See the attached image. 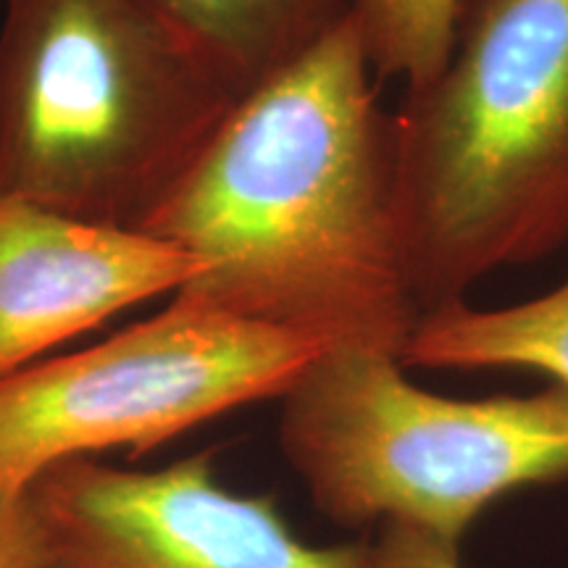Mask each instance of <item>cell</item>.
I'll use <instances>...</instances> for the list:
<instances>
[{
  "label": "cell",
  "mask_w": 568,
  "mask_h": 568,
  "mask_svg": "<svg viewBox=\"0 0 568 568\" xmlns=\"http://www.w3.org/2000/svg\"><path fill=\"white\" fill-rule=\"evenodd\" d=\"M351 17L240 98L142 232L197 264L174 297L400 358L422 322L393 113Z\"/></svg>",
  "instance_id": "6da1fadb"
},
{
  "label": "cell",
  "mask_w": 568,
  "mask_h": 568,
  "mask_svg": "<svg viewBox=\"0 0 568 568\" xmlns=\"http://www.w3.org/2000/svg\"><path fill=\"white\" fill-rule=\"evenodd\" d=\"M243 95L151 0H6L0 195L142 232Z\"/></svg>",
  "instance_id": "7a4b0ae2"
},
{
  "label": "cell",
  "mask_w": 568,
  "mask_h": 568,
  "mask_svg": "<svg viewBox=\"0 0 568 568\" xmlns=\"http://www.w3.org/2000/svg\"><path fill=\"white\" fill-rule=\"evenodd\" d=\"M422 316L568 240V0H464L450 53L393 113Z\"/></svg>",
  "instance_id": "3957f363"
},
{
  "label": "cell",
  "mask_w": 568,
  "mask_h": 568,
  "mask_svg": "<svg viewBox=\"0 0 568 568\" xmlns=\"http://www.w3.org/2000/svg\"><path fill=\"white\" fill-rule=\"evenodd\" d=\"M403 368L393 353L326 347L282 395L284 458L339 527L458 548L497 497L568 477V387L460 400Z\"/></svg>",
  "instance_id": "277c9868"
},
{
  "label": "cell",
  "mask_w": 568,
  "mask_h": 568,
  "mask_svg": "<svg viewBox=\"0 0 568 568\" xmlns=\"http://www.w3.org/2000/svg\"><path fill=\"white\" fill-rule=\"evenodd\" d=\"M324 351L314 337L174 297L88 351L0 379V474L30 485L59 460L140 456L247 403L282 397Z\"/></svg>",
  "instance_id": "5b68a950"
},
{
  "label": "cell",
  "mask_w": 568,
  "mask_h": 568,
  "mask_svg": "<svg viewBox=\"0 0 568 568\" xmlns=\"http://www.w3.org/2000/svg\"><path fill=\"white\" fill-rule=\"evenodd\" d=\"M27 500L42 568H374V545H308L272 497L219 485L209 450L155 471L59 460Z\"/></svg>",
  "instance_id": "8992f818"
},
{
  "label": "cell",
  "mask_w": 568,
  "mask_h": 568,
  "mask_svg": "<svg viewBox=\"0 0 568 568\" xmlns=\"http://www.w3.org/2000/svg\"><path fill=\"white\" fill-rule=\"evenodd\" d=\"M195 274L193 255L153 234L0 195V379Z\"/></svg>",
  "instance_id": "52a82bcc"
},
{
  "label": "cell",
  "mask_w": 568,
  "mask_h": 568,
  "mask_svg": "<svg viewBox=\"0 0 568 568\" xmlns=\"http://www.w3.org/2000/svg\"><path fill=\"white\" fill-rule=\"evenodd\" d=\"M403 366L535 368L568 387V280L503 308L466 301L429 311L400 353Z\"/></svg>",
  "instance_id": "ba28073f"
},
{
  "label": "cell",
  "mask_w": 568,
  "mask_h": 568,
  "mask_svg": "<svg viewBox=\"0 0 568 568\" xmlns=\"http://www.w3.org/2000/svg\"><path fill=\"white\" fill-rule=\"evenodd\" d=\"M245 92L345 17L343 0H151Z\"/></svg>",
  "instance_id": "9c48e42d"
},
{
  "label": "cell",
  "mask_w": 568,
  "mask_h": 568,
  "mask_svg": "<svg viewBox=\"0 0 568 568\" xmlns=\"http://www.w3.org/2000/svg\"><path fill=\"white\" fill-rule=\"evenodd\" d=\"M464 0H343L376 80L406 90L437 74L450 53Z\"/></svg>",
  "instance_id": "30bf717a"
},
{
  "label": "cell",
  "mask_w": 568,
  "mask_h": 568,
  "mask_svg": "<svg viewBox=\"0 0 568 568\" xmlns=\"http://www.w3.org/2000/svg\"><path fill=\"white\" fill-rule=\"evenodd\" d=\"M0 568H42L27 485L0 474Z\"/></svg>",
  "instance_id": "8fae6325"
},
{
  "label": "cell",
  "mask_w": 568,
  "mask_h": 568,
  "mask_svg": "<svg viewBox=\"0 0 568 568\" xmlns=\"http://www.w3.org/2000/svg\"><path fill=\"white\" fill-rule=\"evenodd\" d=\"M374 568H460L458 548H447L416 531L385 527L374 545Z\"/></svg>",
  "instance_id": "7c38bea8"
}]
</instances>
